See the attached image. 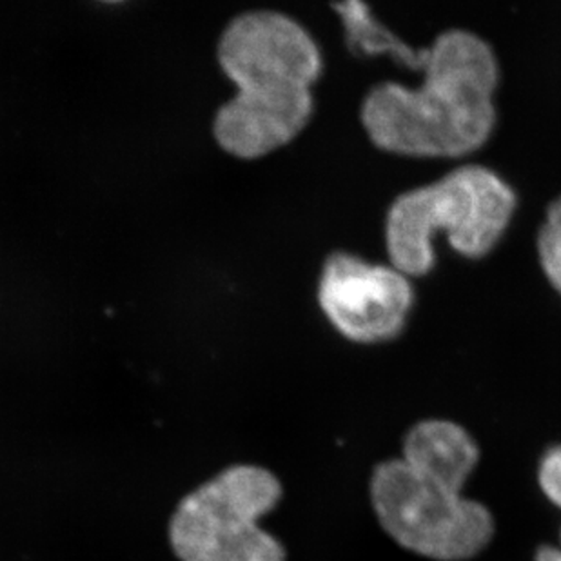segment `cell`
Returning a JSON list of instances; mask_svg holds the SVG:
<instances>
[{"label":"cell","instance_id":"8","mask_svg":"<svg viewBox=\"0 0 561 561\" xmlns=\"http://www.w3.org/2000/svg\"><path fill=\"white\" fill-rule=\"evenodd\" d=\"M333 10L339 13L344 24L345 38L353 51L364 57H380L386 55L389 59L400 64L411 71H422L427 48L414 49L380 24L378 19L373 16L371 10L362 2H342L334 4Z\"/></svg>","mask_w":561,"mask_h":561},{"label":"cell","instance_id":"7","mask_svg":"<svg viewBox=\"0 0 561 561\" xmlns=\"http://www.w3.org/2000/svg\"><path fill=\"white\" fill-rule=\"evenodd\" d=\"M402 460L419 471L463 491L480 450L463 427L447 420H425L403 439Z\"/></svg>","mask_w":561,"mask_h":561},{"label":"cell","instance_id":"2","mask_svg":"<svg viewBox=\"0 0 561 561\" xmlns=\"http://www.w3.org/2000/svg\"><path fill=\"white\" fill-rule=\"evenodd\" d=\"M218 64L237 95L217 112L218 146L237 159H262L293 142L314 112L312 85L322 75L317 41L291 16L250 11L229 22Z\"/></svg>","mask_w":561,"mask_h":561},{"label":"cell","instance_id":"4","mask_svg":"<svg viewBox=\"0 0 561 561\" xmlns=\"http://www.w3.org/2000/svg\"><path fill=\"white\" fill-rule=\"evenodd\" d=\"M282 494L264 467H229L176 505L171 547L182 561H286V547L260 527Z\"/></svg>","mask_w":561,"mask_h":561},{"label":"cell","instance_id":"3","mask_svg":"<svg viewBox=\"0 0 561 561\" xmlns=\"http://www.w3.org/2000/svg\"><path fill=\"white\" fill-rule=\"evenodd\" d=\"M518 198L513 187L483 165L467 164L444 179L405 191L386 218V248L391 265L409 278L436 264V237L467 259H482L507 231Z\"/></svg>","mask_w":561,"mask_h":561},{"label":"cell","instance_id":"10","mask_svg":"<svg viewBox=\"0 0 561 561\" xmlns=\"http://www.w3.org/2000/svg\"><path fill=\"white\" fill-rule=\"evenodd\" d=\"M540 488L547 499L561 508V445L552 447L541 460Z\"/></svg>","mask_w":561,"mask_h":561},{"label":"cell","instance_id":"5","mask_svg":"<svg viewBox=\"0 0 561 561\" xmlns=\"http://www.w3.org/2000/svg\"><path fill=\"white\" fill-rule=\"evenodd\" d=\"M376 518L398 546L436 561L477 557L494 535L493 514L460 489L409 466L402 458L376 467Z\"/></svg>","mask_w":561,"mask_h":561},{"label":"cell","instance_id":"11","mask_svg":"<svg viewBox=\"0 0 561 561\" xmlns=\"http://www.w3.org/2000/svg\"><path fill=\"white\" fill-rule=\"evenodd\" d=\"M536 561H561V546L541 547L540 551L536 552Z\"/></svg>","mask_w":561,"mask_h":561},{"label":"cell","instance_id":"6","mask_svg":"<svg viewBox=\"0 0 561 561\" xmlns=\"http://www.w3.org/2000/svg\"><path fill=\"white\" fill-rule=\"evenodd\" d=\"M318 304L345 339L356 344H381L405 329L414 289L411 278L394 265L333 253L318 280Z\"/></svg>","mask_w":561,"mask_h":561},{"label":"cell","instance_id":"9","mask_svg":"<svg viewBox=\"0 0 561 561\" xmlns=\"http://www.w3.org/2000/svg\"><path fill=\"white\" fill-rule=\"evenodd\" d=\"M536 250L543 275L561 297V196L547 207L546 222L541 224Z\"/></svg>","mask_w":561,"mask_h":561},{"label":"cell","instance_id":"1","mask_svg":"<svg viewBox=\"0 0 561 561\" xmlns=\"http://www.w3.org/2000/svg\"><path fill=\"white\" fill-rule=\"evenodd\" d=\"M416 88L383 82L362 102V126L376 148L413 159H460L488 142L496 124L500 66L483 38L439 33Z\"/></svg>","mask_w":561,"mask_h":561}]
</instances>
